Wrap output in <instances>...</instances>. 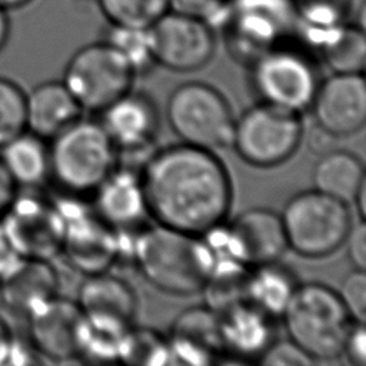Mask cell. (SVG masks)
I'll use <instances>...</instances> for the list:
<instances>
[{
  "mask_svg": "<svg viewBox=\"0 0 366 366\" xmlns=\"http://www.w3.org/2000/svg\"><path fill=\"white\" fill-rule=\"evenodd\" d=\"M117 359L129 365L172 363L167 337L149 327L130 326L119 346Z\"/></svg>",
  "mask_w": 366,
  "mask_h": 366,
  "instance_id": "29",
  "label": "cell"
},
{
  "mask_svg": "<svg viewBox=\"0 0 366 366\" xmlns=\"http://www.w3.org/2000/svg\"><path fill=\"white\" fill-rule=\"evenodd\" d=\"M24 257L14 247L0 219V280L7 276Z\"/></svg>",
  "mask_w": 366,
  "mask_h": 366,
  "instance_id": "38",
  "label": "cell"
},
{
  "mask_svg": "<svg viewBox=\"0 0 366 366\" xmlns=\"http://www.w3.org/2000/svg\"><path fill=\"white\" fill-rule=\"evenodd\" d=\"M26 129V93L11 79L0 76V147Z\"/></svg>",
  "mask_w": 366,
  "mask_h": 366,
  "instance_id": "32",
  "label": "cell"
},
{
  "mask_svg": "<svg viewBox=\"0 0 366 366\" xmlns=\"http://www.w3.org/2000/svg\"><path fill=\"white\" fill-rule=\"evenodd\" d=\"M353 322L366 320V274L365 269L350 270L336 290Z\"/></svg>",
  "mask_w": 366,
  "mask_h": 366,
  "instance_id": "33",
  "label": "cell"
},
{
  "mask_svg": "<svg viewBox=\"0 0 366 366\" xmlns=\"http://www.w3.org/2000/svg\"><path fill=\"white\" fill-rule=\"evenodd\" d=\"M232 0H169L173 11L189 14L204 20L212 27L223 24Z\"/></svg>",
  "mask_w": 366,
  "mask_h": 366,
  "instance_id": "34",
  "label": "cell"
},
{
  "mask_svg": "<svg viewBox=\"0 0 366 366\" xmlns=\"http://www.w3.org/2000/svg\"><path fill=\"white\" fill-rule=\"evenodd\" d=\"M287 337L315 362L340 357L353 319L337 292L325 283H299L280 316Z\"/></svg>",
  "mask_w": 366,
  "mask_h": 366,
  "instance_id": "3",
  "label": "cell"
},
{
  "mask_svg": "<svg viewBox=\"0 0 366 366\" xmlns=\"http://www.w3.org/2000/svg\"><path fill=\"white\" fill-rule=\"evenodd\" d=\"M104 40L130 63L136 74H142L156 64L152 54L147 29L110 24Z\"/></svg>",
  "mask_w": 366,
  "mask_h": 366,
  "instance_id": "31",
  "label": "cell"
},
{
  "mask_svg": "<svg viewBox=\"0 0 366 366\" xmlns=\"http://www.w3.org/2000/svg\"><path fill=\"white\" fill-rule=\"evenodd\" d=\"M346 253L355 269L366 267V224L365 220L359 219L357 223H353L346 240Z\"/></svg>",
  "mask_w": 366,
  "mask_h": 366,
  "instance_id": "37",
  "label": "cell"
},
{
  "mask_svg": "<svg viewBox=\"0 0 366 366\" xmlns=\"http://www.w3.org/2000/svg\"><path fill=\"white\" fill-rule=\"evenodd\" d=\"M226 230L234 259L249 267L277 262L289 250L280 213L267 207L243 210Z\"/></svg>",
  "mask_w": 366,
  "mask_h": 366,
  "instance_id": "17",
  "label": "cell"
},
{
  "mask_svg": "<svg viewBox=\"0 0 366 366\" xmlns=\"http://www.w3.org/2000/svg\"><path fill=\"white\" fill-rule=\"evenodd\" d=\"M30 1L33 0H0V6L6 10H13V9H19L29 4Z\"/></svg>",
  "mask_w": 366,
  "mask_h": 366,
  "instance_id": "43",
  "label": "cell"
},
{
  "mask_svg": "<svg viewBox=\"0 0 366 366\" xmlns=\"http://www.w3.org/2000/svg\"><path fill=\"white\" fill-rule=\"evenodd\" d=\"M100 124L117 149L119 157L146 162L160 130V114L154 100L143 92H127L107 106Z\"/></svg>",
  "mask_w": 366,
  "mask_h": 366,
  "instance_id": "14",
  "label": "cell"
},
{
  "mask_svg": "<svg viewBox=\"0 0 366 366\" xmlns=\"http://www.w3.org/2000/svg\"><path fill=\"white\" fill-rule=\"evenodd\" d=\"M222 26L232 57L249 64L295 31V14L290 0H232Z\"/></svg>",
  "mask_w": 366,
  "mask_h": 366,
  "instance_id": "10",
  "label": "cell"
},
{
  "mask_svg": "<svg viewBox=\"0 0 366 366\" xmlns=\"http://www.w3.org/2000/svg\"><path fill=\"white\" fill-rule=\"evenodd\" d=\"M322 61L333 73H363L366 37L362 24L345 23L317 49Z\"/></svg>",
  "mask_w": 366,
  "mask_h": 366,
  "instance_id": "28",
  "label": "cell"
},
{
  "mask_svg": "<svg viewBox=\"0 0 366 366\" xmlns=\"http://www.w3.org/2000/svg\"><path fill=\"white\" fill-rule=\"evenodd\" d=\"M303 134L302 114L257 102L234 119L230 146L244 163L269 169L287 162Z\"/></svg>",
  "mask_w": 366,
  "mask_h": 366,
  "instance_id": "8",
  "label": "cell"
},
{
  "mask_svg": "<svg viewBox=\"0 0 366 366\" xmlns=\"http://www.w3.org/2000/svg\"><path fill=\"white\" fill-rule=\"evenodd\" d=\"M10 337H11V333L7 327V325L0 319V365L3 362V356H4V352H6Z\"/></svg>",
  "mask_w": 366,
  "mask_h": 366,
  "instance_id": "42",
  "label": "cell"
},
{
  "mask_svg": "<svg viewBox=\"0 0 366 366\" xmlns=\"http://www.w3.org/2000/svg\"><path fill=\"white\" fill-rule=\"evenodd\" d=\"M166 119L182 143L216 152L232 142V106L209 83L186 81L174 87L166 102Z\"/></svg>",
  "mask_w": 366,
  "mask_h": 366,
  "instance_id": "6",
  "label": "cell"
},
{
  "mask_svg": "<svg viewBox=\"0 0 366 366\" xmlns=\"http://www.w3.org/2000/svg\"><path fill=\"white\" fill-rule=\"evenodd\" d=\"M109 24L149 29L169 7V0H97Z\"/></svg>",
  "mask_w": 366,
  "mask_h": 366,
  "instance_id": "30",
  "label": "cell"
},
{
  "mask_svg": "<svg viewBox=\"0 0 366 366\" xmlns=\"http://www.w3.org/2000/svg\"><path fill=\"white\" fill-rule=\"evenodd\" d=\"M340 356H343L352 366L366 365V329L363 322H353Z\"/></svg>",
  "mask_w": 366,
  "mask_h": 366,
  "instance_id": "36",
  "label": "cell"
},
{
  "mask_svg": "<svg viewBox=\"0 0 366 366\" xmlns=\"http://www.w3.org/2000/svg\"><path fill=\"white\" fill-rule=\"evenodd\" d=\"M130 63L106 40L80 47L67 61L63 83L83 110L103 112L132 90Z\"/></svg>",
  "mask_w": 366,
  "mask_h": 366,
  "instance_id": "9",
  "label": "cell"
},
{
  "mask_svg": "<svg viewBox=\"0 0 366 366\" xmlns=\"http://www.w3.org/2000/svg\"><path fill=\"white\" fill-rule=\"evenodd\" d=\"M76 303L83 315L129 327L137 315V295L123 277L106 272L87 274L81 282Z\"/></svg>",
  "mask_w": 366,
  "mask_h": 366,
  "instance_id": "20",
  "label": "cell"
},
{
  "mask_svg": "<svg viewBox=\"0 0 366 366\" xmlns=\"http://www.w3.org/2000/svg\"><path fill=\"white\" fill-rule=\"evenodd\" d=\"M0 307H3V306H1V292H0Z\"/></svg>",
  "mask_w": 366,
  "mask_h": 366,
  "instance_id": "44",
  "label": "cell"
},
{
  "mask_svg": "<svg viewBox=\"0 0 366 366\" xmlns=\"http://www.w3.org/2000/svg\"><path fill=\"white\" fill-rule=\"evenodd\" d=\"M140 179L149 217L202 236L224 223L233 202L227 167L216 152L186 143L154 150Z\"/></svg>",
  "mask_w": 366,
  "mask_h": 366,
  "instance_id": "1",
  "label": "cell"
},
{
  "mask_svg": "<svg viewBox=\"0 0 366 366\" xmlns=\"http://www.w3.org/2000/svg\"><path fill=\"white\" fill-rule=\"evenodd\" d=\"M273 320L246 300L219 313L223 355L239 360L259 359L274 340Z\"/></svg>",
  "mask_w": 366,
  "mask_h": 366,
  "instance_id": "21",
  "label": "cell"
},
{
  "mask_svg": "<svg viewBox=\"0 0 366 366\" xmlns=\"http://www.w3.org/2000/svg\"><path fill=\"white\" fill-rule=\"evenodd\" d=\"M319 83L313 60L289 46L277 44L249 63V84L257 102L289 112L309 110Z\"/></svg>",
  "mask_w": 366,
  "mask_h": 366,
  "instance_id": "7",
  "label": "cell"
},
{
  "mask_svg": "<svg viewBox=\"0 0 366 366\" xmlns=\"http://www.w3.org/2000/svg\"><path fill=\"white\" fill-rule=\"evenodd\" d=\"M156 64L179 73L204 67L214 54V30L204 20L167 10L149 29Z\"/></svg>",
  "mask_w": 366,
  "mask_h": 366,
  "instance_id": "12",
  "label": "cell"
},
{
  "mask_svg": "<svg viewBox=\"0 0 366 366\" xmlns=\"http://www.w3.org/2000/svg\"><path fill=\"white\" fill-rule=\"evenodd\" d=\"M64 223L61 252L84 276L109 270L119 259L117 232L107 226L81 197L66 196L54 202Z\"/></svg>",
  "mask_w": 366,
  "mask_h": 366,
  "instance_id": "11",
  "label": "cell"
},
{
  "mask_svg": "<svg viewBox=\"0 0 366 366\" xmlns=\"http://www.w3.org/2000/svg\"><path fill=\"white\" fill-rule=\"evenodd\" d=\"M259 362L267 366H303L316 363L289 337L274 339L262 353Z\"/></svg>",
  "mask_w": 366,
  "mask_h": 366,
  "instance_id": "35",
  "label": "cell"
},
{
  "mask_svg": "<svg viewBox=\"0 0 366 366\" xmlns=\"http://www.w3.org/2000/svg\"><path fill=\"white\" fill-rule=\"evenodd\" d=\"M312 180L313 189L349 204L359 187L366 183L365 166L355 153L332 149L319 156Z\"/></svg>",
  "mask_w": 366,
  "mask_h": 366,
  "instance_id": "26",
  "label": "cell"
},
{
  "mask_svg": "<svg viewBox=\"0 0 366 366\" xmlns=\"http://www.w3.org/2000/svg\"><path fill=\"white\" fill-rule=\"evenodd\" d=\"M59 277L50 260L23 259L0 280L1 306L24 319L57 295Z\"/></svg>",
  "mask_w": 366,
  "mask_h": 366,
  "instance_id": "22",
  "label": "cell"
},
{
  "mask_svg": "<svg viewBox=\"0 0 366 366\" xmlns=\"http://www.w3.org/2000/svg\"><path fill=\"white\" fill-rule=\"evenodd\" d=\"M309 110L315 123L337 139L357 133L366 122L363 73H333L320 80Z\"/></svg>",
  "mask_w": 366,
  "mask_h": 366,
  "instance_id": "15",
  "label": "cell"
},
{
  "mask_svg": "<svg viewBox=\"0 0 366 366\" xmlns=\"http://www.w3.org/2000/svg\"><path fill=\"white\" fill-rule=\"evenodd\" d=\"M287 247L309 259L340 249L353 224L349 204L316 189L295 193L280 213Z\"/></svg>",
  "mask_w": 366,
  "mask_h": 366,
  "instance_id": "5",
  "label": "cell"
},
{
  "mask_svg": "<svg viewBox=\"0 0 366 366\" xmlns=\"http://www.w3.org/2000/svg\"><path fill=\"white\" fill-rule=\"evenodd\" d=\"M299 282L295 273L279 260L250 267L246 283V302L272 316L280 317Z\"/></svg>",
  "mask_w": 366,
  "mask_h": 366,
  "instance_id": "25",
  "label": "cell"
},
{
  "mask_svg": "<svg viewBox=\"0 0 366 366\" xmlns=\"http://www.w3.org/2000/svg\"><path fill=\"white\" fill-rule=\"evenodd\" d=\"M84 315L74 300L56 295L27 317V339L40 357L53 362L77 357Z\"/></svg>",
  "mask_w": 366,
  "mask_h": 366,
  "instance_id": "16",
  "label": "cell"
},
{
  "mask_svg": "<svg viewBox=\"0 0 366 366\" xmlns=\"http://www.w3.org/2000/svg\"><path fill=\"white\" fill-rule=\"evenodd\" d=\"M295 31L316 50L347 19L355 0H290Z\"/></svg>",
  "mask_w": 366,
  "mask_h": 366,
  "instance_id": "27",
  "label": "cell"
},
{
  "mask_svg": "<svg viewBox=\"0 0 366 366\" xmlns=\"http://www.w3.org/2000/svg\"><path fill=\"white\" fill-rule=\"evenodd\" d=\"M50 179L64 194L96 192L117 166V149L100 122L79 119L50 140Z\"/></svg>",
  "mask_w": 366,
  "mask_h": 366,
  "instance_id": "4",
  "label": "cell"
},
{
  "mask_svg": "<svg viewBox=\"0 0 366 366\" xmlns=\"http://www.w3.org/2000/svg\"><path fill=\"white\" fill-rule=\"evenodd\" d=\"M132 262L152 286L176 296L200 292L213 266L202 236L159 223L136 232Z\"/></svg>",
  "mask_w": 366,
  "mask_h": 366,
  "instance_id": "2",
  "label": "cell"
},
{
  "mask_svg": "<svg viewBox=\"0 0 366 366\" xmlns=\"http://www.w3.org/2000/svg\"><path fill=\"white\" fill-rule=\"evenodd\" d=\"M335 140H337L336 136L330 134L329 132H326V130L322 129L320 126L315 124V127H313V129L310 130V133H309L307 146H309V149H310L313 153L322 156V154L330 152L332 149H335V147H333V142H335Z\"/></svg>",
  "mask_w": 366,
  "mask_h": 366,
  "instance_id": "39",
  "label": "cell"
},
{
  "mask_svg": "<svg viewBox=\"0 0 366 366\" xmlns=\"http://www.w3.org/2000/svg\"><path fill=\"white\" fill-rule=\"evenodd\" d=\"M92 197L94 213L116 232H136L149 217L137 172L116 166Z\"/></svg>",
  "mask_w": 366,
  "mask_h": 366,
  "instance_id": "18",
  "label": "cell"
},
{
  "mask_svg": "<svg viewBox=\"0 0 366 366\" xmlns=\"http://www.w3.org/2000/svg\"><path fill=\"white\" fill-rule=\"evenodd\" d=\"M1 223L24 259L51 260L61 252L64 223L54 202L17 193Z\"/></svg>",
  "mask_w": 366,
  "mask_h": 366,
  "instance_id": "13",
  "label": "cell"
},
{
  "mask_svg": "<svg viewBox=\"0 0 366 366\" xmlns=\"http://www.w3.org/2000/svg\"><path fill=\"white\" fill-rule=\"evenodd\" d=\"M166 337L172 362L210 365L223 355L219 315L206 305L182 310Z\"/></svg>",
  "mask_w": 366,
  "mask_h": 366,
  "instance_id": "19",
  "label": "cell"
},
{
  "mask_svg": "<svg viewBox=\"0 0 366 366\" xmlns=\"http://www.w3.org/2000/svg\"><path fill=\"white\" fill-rule=\"evenodd\" d=\"M81 112L63 81L47 80L26 93V129L44 140L81 119Z\"/></svg>",
  "mask_w": 366,
  "mask_h": 366,
  "instance_id": "23",
  "label": "cell"
},
{
  "mask_svg": "<svg viewBox=\"0 0 366 366\" xmlns=\"http://www.w3.org/2000/svg\"><path fill=\"white\" fill-rule=\"evenodd\" d=\"M10 36V21L7 16V10L0 6V51L6 46Z\"/></svg>",
  "mask_w": 366,
  "mask_h": 366,
  "instance_id": "41",
  "label": "cell"
},
{
  "mask_svg": "<svg viewBox=\"0 0 366 366\" xmlns=\"http://www.w3.org/2000/svg\"><path fill=\"white\" fill-rule=\"evenodd\" d=\"M46 142L24 130L0 147V160L19 189H36L50 179V153Z\"/></svg>",
  "mask_w": 366,
  "mask_h": 366,
  "instance_id": "24",
  "label": "cell"
},
{
  "mask_svg": "<svg viewBox=\"0 0 366 366\" xmlns=\"http://www.w3.org/2000/svg\"><path fill=\"white\" fill-rule=\"evenodd\" d=\"M17 193H19L17 184L13 182V179L10 177L9 172L6 170V167L0 160V219L6 213V210L9 209V206L17 196Z\"/></svg>",
  "mask_w": 366,
  "mask_h": 366,
  "instance_id": "40",
  "label": "cell"
}]
</instances>
